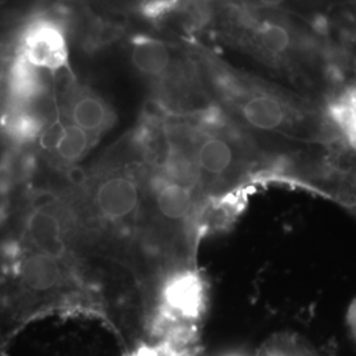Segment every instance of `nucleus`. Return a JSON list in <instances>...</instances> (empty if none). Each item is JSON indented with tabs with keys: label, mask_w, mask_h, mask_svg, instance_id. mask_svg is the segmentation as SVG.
<instances>
[{
	"label": "nucleus",
	"mask_w": 356,
	"mask_h": 356,
	"mask_svg": "<svg viewBox=\"0 0 356 356\" xmlns=\"http://www.w3.org/2000/svg\"><path fill=\"white\" fill-rule=\"evenodd\" d=\"M72 123L88 134H98L111 123V111L99 97L85 94L72 106Z\"/></svg>",
	"instance_id": "obj_9"
},
{
	"label": "nucleus",
	"mask_w": 356,
	"mask_h": 356,
	"mask_svg": "<svg viewBox=\"0 0 356 356\" xmlns=\"http://www.w3.org/2000/svg\"><path fill=\"white\" fill-rule=\"evenodd\" d=\"M263 79L332 113L356 102V0H239Z\"/></svg>",
	"instance_id": "obj_1"
},
{
	"label": "nucleus",
	"mask_w": 356,
	"mask_h": 356,
	"mask_svg": "<svg viewBox=\"0 0 356 356\" xmlns=\"http://www.w3.org/2000/svg\"><path fill=\"white\" fill-rule=\"evenodd\" d=\"M26 241L41 254H48L57 260L66 256L67 247L60 218L48 209H35L26 223Z\"/></svg>",
	"instance_id": "obj_4"
},
{
	"label": "nucleus",
	"mask_w": 356,
	"mask_h": 356,
	"mask_svg": "<svg viewBox=\"0 0 356 356\" xmlns=\"http://www.w3.org/2000/svg\"><path fill=\"white\" fill-rule=\"evenodd\" d=\"M8 1H10V0H0V7H1V6H4V4H7Z\"/></svg>",
	"instance_id": "obj_13"
},
{
	"label": "nucleus",
	"mask_w": 356,
	"mask_h": 356,
	"mask_svg": "<svg viewBox=\"0 0 356 356\" xmlns=\"http://www.w3.org/2000/svg\"><path fill=\"white\" fill-rule=\"evenodd\" d=\"M140 202V188L134 177L126 173H114L103 178L94 191L97 211L111 223L132 219Z\"/></svg>",
	"instance_id": "obj_3"
},
{
	"label": "nucleus",
	"mask_w": 356,
	"mask_h": 356,
	"mask_svg": "<svg viewBox=\"0 0 356 356\" xmlns=\"http://www.w3.org/2000/svg\"><path fill=\"white\" fill-rule=\"evenodd\" d=\"M131 61L143 74L161 76L172 65V54L163 41L140 36L132 41Z\"/></svg>",
	"instance_id": "obj_7"
},
{
	"label": "nucleus",
	"mask_w": 356,
	"mask_h": 356,
	"mask_svg": "<svg viewBox=\"0 0 356 356\" xmlns=\"http://www.w3.org/2000/svg\"><path fill=\"white\" fill-rule=\"evenodd\" d=\"M69 47L63 28L51 20H38L28 28L23 40L26 63L38 70H58L67 63Z\"/></svg>",
	"instance_id": "obj_2"
},
{
	"label": "nucleus",
	"mask_w": 356,
	"mask_h": 356,
	"mask_svg": "<svg viewBox=\"0 0 356 356\" xmlns=\"http://www.w3.org/2000/svg\"><path fill=\"white\" fill-rule=\"evenodd\" d=\"M89 144V134L72 123L61 129L60 135L57 136L54 149L63 161L73 164L79 161L88 152Z\"/></svg>",
	"instance_id": "obj_10"
},
{
	"label": "nucleus",
	"mask_w": 356,
	"mask_h": 356,
	"mask_svg": "<svg viewBox=\"0 0 356 356\" xmlns=\"http://www.w3.org/2000/svg\"><path fill=\"white\" fill-rule=\"evenodd\" d=\"M201 302V285L194 275L179 276L166 289V304L184 318H197Z\"/></svg>",
	"instance_id": "obj_8"
},
{
	"label": "nucleus",
	"mask_w": 356,
	"mask_h": 356,
	"mask_svg": "<svg viewBox=\"0 0 356 356\" xmlns=\"http://www.w3.org/2000/svg\"><path fill=\"white\" fill-rule=\"evenodd\" d=\"M19 279L28 292L48 293L63 284L64 272L60 260L35 251L20 263Z\"/></svg>",
	"instance_id": "obj_5"
},
{
	"label": "nucleus",
	"mask_w": 356,
	"mask_h": 356,
	"mask_svg": "<svg viewBox=\"0 0 356 356\" xmlns=\"http://www.w3.org/2000/svg\"><path fill=\"white\" fill-rule=\"evenodd\" d=\"M260 356H317L313 350L306 346L302 341L294 338V337H288V335H281L280 338L273 339L270 343L268 344L261 353Z\"/></svg>",
	"instance_id": "obj_11"
},
{
	"label": "nucleus",
	"mask_w": 356,
	"mask_h": 356,
	"mask_svg": "<svg viewBox=\"0 0 356 356\" xmlns=\"http://www.w3.org/2000/svg\"><path fill=\"white\" fill-rule=\"evenodd\" d=\"M347 325H348L350 332H351V335H353V338L356 342V301L350 307V312H348V316H347Z\"/></svg>",
	"instance_id": "obj_12"
},
{
	"label": "nucleus",
	"mask_w": 356,
	"mask_h": 356,
	"mask_svg": "<svg viewBox=\"0 0 356 356\" xmlns=\"http://www.w3.org/2000/svg\"><path fill=\"white\" fill-rule=\"evenodd\" d=\"M154 204L168 222L184 223L195 213V191L165 178L154 191Z\"/></svg>",
	"instance_id": "obj_6"
}]
</instances>
